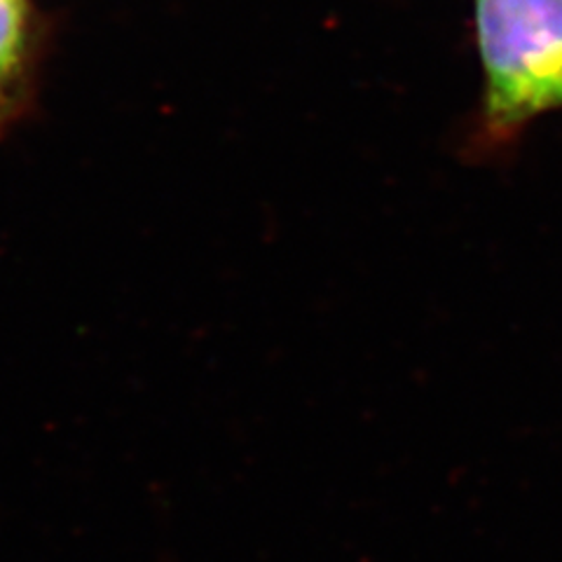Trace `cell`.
Masks as SVG:
<instances>
[{
  "label": "cell",
  "mask_w": 562,
  "mask_h": 562,
  "mask_svg": "<svg viewBox=\"0 0 562 562\" xmlns=\"http://www.w3.org/2000/svg\"><path fill=\"white\" fill-rule=\"evenodd\" d=\"M473 33L487 138L506 140L537 115L562 109V0H473Z\"/></svg>",
  "instance_id": "cell-1"
},
{
  "label": "cell",
  "mask_w": 562,
  "mask_h": 562,
  "mask_svg": "<svg viewBox=\"0 0 562 562\" xmlns=\"http://www.w3.org/2000/svg\"><path fill=\"white\" fill-rule=\"evenodd\" d=\"M26 0H0V101L20 74L26 55Z\"/></svg>",
  "instance_id": "cell-2"
}]
</instances>
